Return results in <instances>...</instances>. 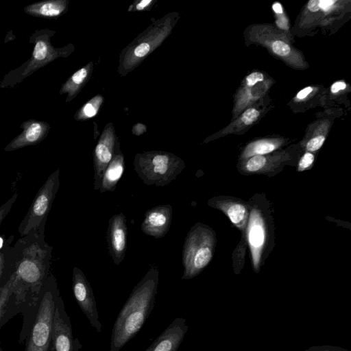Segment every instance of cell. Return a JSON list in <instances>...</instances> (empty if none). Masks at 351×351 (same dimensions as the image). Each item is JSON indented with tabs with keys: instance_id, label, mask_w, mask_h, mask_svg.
Returning <instances> with one entry per match:
<instances>
[{
	"instance_id": "6da1fadb",
	"label": "cell",
	"mask_w": 351,
	"mask_h": 351,
	"mask_svg": "<svg viewBox=\"0 0 351 351\" xmlns=\"http://www.w3.org/2000/svg\"><path fill=\"white\" fill-rule=\"evenodd\" d=\"M16 253L12 292L3 316V326L19 313L23 316L19 343L28 337L35 319L42 288L49 275L53 247L45 240V230L21 237L13 245Z\"/></svg>"
},
{
	"instance_id": "7a4b0ae2",
	"label": "cell",
	"mask_w": 351,
	"mask_h": 351,
	"mask_svg": "<svg viewBox=\"0 0 351 351\" xmlns=\"http://www.w3.org/2000/svg\"><path fill=\"white\" fill-rule=\"evenodd\" d=\"M158 278L152 266L133 289L112 326L110 351H119L143 326L154 306Z\"/></svg>"
},
{
	"instance_id": "3957f363",
	"label": "cell",
	"mask_w": 351,
	"mask_h": 351,
	"mask_svg": "<svg viewBox=\"0 0 351 351\" xmlns=\"http://www.w3.org/2000/svg\"><path fill=\"white\" fill-rule=\"evenodd\" d=\"M55 33L47 28L34 32L29 38V43H34L31 57L20 66L8 73L1 80L0 87L12 88L57 58L69 56L74 49L71 44L61 48H56L51 44V38Z\"/></svg>"
},
{
	"instance_id": "277c9868",
	"label": "cell",
	"mask_w": 351,
	"mask_h": 351,
	"mask_svg": "<svg viewBox=\"0 0 351 351\" xmlns=\"http://www.w3.org/2000/svg\"><path fill=\"white\" fill-rule=\"evenodd\" d=\"M60 295L56 279L49 274L41 290L35 319L25 341V351H51L53 320Z\"/></svg>"
},
{
	"instance_id": "5b68a950",
	"label": "cell",
	"mask_w": 351,
	"mask_h": 351,
	"mask_svg": "<svg viewBox=\"0 0 351 351\" xmlns=\"http://www.w3.org/2000/svg\"><path fill=\"white\" fill-rule=\"evenodd\" d=\"M134 167L144 184L163 186L174 180L185 165L180 158L171 153L152 151L137 154Z\"/></svg>"
},
{
	"instance_id": "8992f818",
	"label": "cell",
	"mask_w": 351,
	"mask_h": 351,
	"mask_svg": "<svg viewBox=\"0 0 351 351\" xmlns=\"http://www.w3.org/2000/svg\"><path fill=\"white\" fill-rule=\"evenodd\" d=\"M215 244V232L207 226L197 223L188 232L182 250V280L197 276L210 262Z\"/></svg>"
},
{
	"instance_id": "52a82bcc",
	"label": "cell",
	"mask_w": 351,
	"mask_h": 351,
	"mask_svg": "<svg viewBox=\"0 0 351 351\" xmlns=\"http://www.w3.org/2000/svg\"><path fill=\"white\" fill-rule=\"evenodd\" d=\"M60 170L53 172L38 191L23 219L19 232L23 237L34 230H45L47 217L60 186Z\"/></svg>"
},
{
	"instance_id": "ba28073f",
	"label": "cell",
	"mask_w": 351,
	"mask_h": 351,
	"mask_svg": "<svg viewBox=\"0 0 351 351\" xmlns=\"http://www.w3.org/2000/svg\"><path fill=\"white\" fill-rule=\"evenodd\" d=\"M173 16H166L156 21L146 31V34L139 36L125 49L121 66L123 72L130 71L144 58L156 48L170 34L173 26Z\"/></svg>"
},
{
	"instance_id": "9c48e42d",
	"label": "cell",
	"mask_w": 351,
	"mask_h": 351,
	"mask_svg": "<svg viewBox=\"0 0 351 351\" xmlns=\"http://www.w3.org/2000/svg\"><path fill=\"white\" fill-rule=\"evenodd\" d=\"M81 347L80 341L73 339L71 319L60 295L53 320L51 351H79Z\"/></svg>"
},
{
	"instance_id": "30bf717a",
	"label": "cell",
	"mask_w": 351,
	"mask_h": 351,
	"mask_svg": "<svg viewBox=\"0 0 351 351\" xmlns=\"http://www.w3.org/2000/svg\"><path fill=\"white\" fill-rule=\"evenodd\" d=\"M72 289L75 299L90 326L101 333L102 326L92 287L84 272L77 267L73 269Z\"/></svg>"
},
{
	"instance_id": "8fae6325",
	"label": "cell",
	"mask_w": 351,
	"mask_h": 351,
	"mask_svg": "<svg viewBox=\"0 0 351 351\" xmlns=\"http://www.w3.org/2000/svg\"><path fill=\"white\" fill-rule=\"evenodd\" d=\"M116 136L112 126L106 127L101 135L93 153L94 189L99 190L104 171L114 157Z\"/></svg>"
},
{
	"instance_id": "7c38bea8",
	"label": "cell",
	"mask_w": 351,
	"mask_h": 351,
	"mask_svg": "<svg viewBox=\"0 0 351 351\" xmlns=\"http://www.w3.org/2000/svg\"><path fill=\"white\" fill-rule=\"evenodd\" d=\"M127 237L126 218L123 213L112 216L108 221L106 240L108 252L115 265H119L124 260Z\"/></svg>"
},
{
	"instance_id": "4fadbf2b",
	"label": "cell",
	"mask_w": 351,
	"mask_h": 351,
	"mask_svg": "<svg viewBox=\"0 0 351 351\" xmlns=\"http://www.w3.org/2000/svg\"><path fill=\"white\" fill-rule=\"evenodd\" d=\"M270 83L260 71H254L247 75L237 96L234 116L238 117L246 107L261 97L269 89Z\"/></svg>"
},
{
	"instance_id": "5bb4252c",
	"label": "cell",
	"mask_w": 351,
	"mask_h": 351,
	"mask_svg": "<svg viewBox=\"0 0 351 351\" xmlns=\"http://www.w3.org/2000/svg\"><path fill=\"white\" fill-rule=\"evenodd\" d=\"M173 218V208L169 204L158 205L148 210L141 225L146 235L156 239L164 237L168 232Z\"/></svg>"
},
{
	"instance_id": "9a60e30c",
	"label": "cell",
	"mask_w": 351,
	"mask_h": 351,
	"mask_svg": "<svg viewBox=\"0 0 351 351\" xmlns=\"http://www.w3.org/2000/svg\"><path fill=\"white\" fill-rule=\"evenodd\" d=\"M20 128L23 129L22 132L5 147V152L37 145L47 137L51 129L47 122L36 119L25 121Z\"/></svg>"
},
{
	"instance_id": "2e32d148",
	"label": "cell",
	"mask_w": 351,
	"mask_h": 351,
	"mask_svg": "<svg viewBox=\"0 0 351 351\" xmlns=\"http://www.w3.org/2000/svg\"><path fill=\"white\" fill-rule=\"evenodd\" d=\"M189 326L183 317H176L145 351H178Z\"/></svg>"
},
{
	"instance_id": "e0dca14e",
	"label": "cell",
	"mask_w": 351,
	"mask_h": 351,
	"mask_svg": "<svg viewBox=\"0 0 351 351\" xmlns=\"http://www.w3.org/2000/svg\"><path fill=\"white\" fill-rule=\"evenodd\" d=\"M266 239V230L260 212L253 209L247 226V241L250 247L253 266L256 272L259 269L263 249Z\"/></svg>"
},
{
	"instance_id": "ac0fdd59",
	"label": "cell",
	"mask_w": 351,
	"mask_h": 351,
	"mask_svg": "<svg viewBox=\"0 0 351 351\" xmlns=\"http://www.w3.org/2000/svg\"><path fill=\"white\" fill-rule=\"evenodd\" d=\"M68 3L67 0H46L29 4L23 10L35 17L55 19L66 12Z\"/></svg>"
},
{
	"instance_id": "d6986e66",
	"label": "cell",
	"mask_w": 351,
	"mask_h": 351,
	"mask_svg": "<svg viewBox=\"0 0 351 351\" xmlns=\"http://www.w3.org/2000/svg\"><path fill=\"white\" fill-rule=\"evenodd\" d=\"M125 169L124 156L118 150L115 149L114 157L106 167L103 174L99 191H114L117 184L121 178Z\"/></svg>"
},
{
	"instance_id": "ffe728a7",
	"label": "cell",
	"mask_w": 351,
	"mask_h": 351,
	"mask_svg": "<svg viewBox=\"0 0 351 351\" xmlns=\"http://www.w3.org/2000/svg\"><path fill=\"white\" fill-rule=\"evenodd\" d=\"M209 204L221 210L228 217L231 222L241 230L245 228L248 212L243 204L233 201L222 202L213 199L210 201Z\"/></svg>"
},
{
	"instance_id": "44dd1931",
	"label": "cell",
	"mask_w": 351,
	"mask_h": 351,
	"mask_svg": "<svg viewBox=\"0 0 351 351\" xmlns=\"http://www.w3.org/2000/svg\"><path fill=\"white\" fill-rule=\"evenodd\" d=\"M13 236L0 248V288L10 278L16 269V253L11 245Z\"/></svg>"
},
{
	"instance_id": "7402d4cb",
	"label": "cell",
	"mask_w": 351,
	"mask_h": 351,
	"mask_svg": "<svg viewBox=\"0 0 351 351\" xmlns=\"http://www.w3.org/2000/svg\"><path fill=\"white\" fill-rule=\"evenodd\" d=\"M93 69L92 62L74 73L61 86L60 94H67L66 102L71 101L78 94L88 80Z\"/></svg>"
},
{
	"instance_id": "603a6c76",
	"label": "cell",
	"mask_w": 351,
	"mask_h": 351,
	"mask_svg": "<svg viewBox=\"0 0 351 351\" xmlns=\"http://www.w3.org/2000/svg\"><path fill=\"white\" fill-rule=\"evenodd\" d=\"M280 158V156H254L245 161L241 166V171L246 173L267 171L279 163Z\"/></svg>"
},
{
	"instance_id": "cb8c5ba5",
	"label": "cell",
	"mask_w": 351,
	"mask_h": 351,
	"mask_svg": "<svg viewBox=\"0 0 351 351\" xmlns=\"http://www.w3.org/2000/svg\"><path fill=\"white\" fill-rule=\"evenodd\" d=\"M280 139H260L248 144L243 150L241 158L246 159L254 156L265 155L277 149L281 146Z\"/></svg>"
},
{
	"instance_id": "d4e9b609",
	"label": "cell",
	"mask_w": 351,
	"mask_h": 351,
	"mask_svg": "<svg viewBox=\"0 0 351 351\" xmlns=\"http://www.w3.org/2000/svg\"><path fill=\"white\" fill-rule=\"evenodd\" d=\"M269 49L276 56L285 59L291 60L295 57V51L287 42L283 38H274L265 42Z\"/></svg>"
},
{
	"instance_id": "484cf974",
	"label": "cell",
	"mask_w": 351,
	"mask_h": 351,
	"mask_svg": "<svg viewBox=\"0 0 351 351\" xmlns=\"http://www.w3.org/2000/svg\"><path fill=\"white\" fill-rule=\"evenodd\" d=\"M103 101V97L97 95L86 102L75 114L77 120H84L97 114Z\"/></svg>"
},
{
	"instance_id": "4316f807",
	"label": "cell",
	"mask_w": 351,
	"mask_h": 351,
	"mask_svg": "<svg viewBox=\"0 0 351 351\" xmlns=\"http://www.w3.org/2000/svg\"><path fill=\"white\" fill-rule=\"evenodd\" d=\"M14 281V272L7 282L0 288V329L5 312L9 298L12 292Z\"/></svg>"
},
{
	"instance_id": "83f0119b",
	"label": "cell",
	"mask_w": 351,
	"mask_h": 351,
	"mask_svg": "<svg viewBox=\"0 0 351 351\" xmlns=\"http://www.w3.org/2000/svg\"><path fill=\"white\" fill-rule=\"evenodd\" d=\"M260 111L254 108H249L238 117L231 128L242 129L254 123L259 117Z\"/></svg>"
},
{
	"instance_id": "f1b7e54d",
	"label": "cell",
	"mask_w": 351,
	"mask_h": 351,
	"mask_svg": "<svg viewBox=\"0 0 351 351\" xmlns=\"http://www.w3.org/2000/svg\"><path fill=\"white\" fill-rule=\"evenodd\" d=\"M326 136L323 134H317L308 139L305 144V149L309 152L317 151L324 144Z\"/></svg>"
},
{
	"instance_id": "f546056e",
	"label": "cell",
	"mask_w": 351,
	"mask_h": 351,
	"mask_svg": "<svg viewBox=\"0 0 351 351\" xmlns=\"http://www.w3.org/2000/svg\"><path fill=\"white\" fill-rule=\"evenodd\" d=\"M272 8L277 16L276 23L278 26L283 29H288V21L284 15L281 4L276 2L273 4Z\"/></svg>"
},
{
	"instance_id": "4dcf8cb0",
	"label": "cell",
	"mask_w": 351,
	"mask_h": 351,
	"mask_svg": "<svg viewBox=\"0 0 351 351\" xmlns=\"http://www.w3.org/2000/svg\"><path fill=\"white\" fill-rule=\"evenodd\" d=\"M17 196V194L14 193L8 200L0 206V226L16 201Z\"/></svg>"
},
{
	"instance_id": "1f68e13d",
	"label": "cell",
	"mask_w": 351,
	"mask_h": 351,
	"mask_svg": "<svg viewBox=\"0 0 351 351\" xmlns=\"http://www.w3.org/2000/svg\"><path fill=\"white\" fill-rule=\"evenodd\" d=\"M314 160L315 156L311 152H305L300 159L298 170L299 171H302L308 169L313 165Z\"/></svg>"
},
{
	"instance_id": "d6a6232c",
	"label": "cell",
	"mask_w": 351,
	"mask_h": 351,
	"mask_svg": "<svg viewBox=\"0 0 351 351\" xmlns=\"http://www.w3.org/2000/svg\"><path fill=\"white\" fill-rule=\"evenodd\" d=\"M304 351H350L341 347L330 345L313 346Z\"/></svg>"
},
{
	"instance_id": "836d02e7",
	"label": "cell",
	"mask_w": 351,
	"mask_h": 351,
	"mask_svg": "<svg viewBox=\"0 0 351 351\" xmlns=\"http://www.w3.org/2000/svg\"><path fill=\"white\" fill-rule=\"evenodd\" d=\"M336 3H337V1L319 0V10H322L323 12H328L332 10L335 8Z\"/></svg>"
},
{
	"instance_id": "e575fe53",
	"label": "cell",
	"mask_w": 351,
	"mask_h": 351,
	"mask_svg": "<svg viewBox=\"0 0 351 351\" xmlns=\"http://www.w3.org/2000/svg\"><path fill=\"white\" fill-rule=\"evenodd\" d=\"M313 90V87L307 86L302 89L296 95L295 99L298 101H302L305 99Z\"/></svg>"
},
{
	"instance_id": "d590c367",
	"label": "cell",
	"mask_w": 351,
	"mask_h": 351,
	"mask_svg": "<svg viewBox=\"0 0 351 351\" xmlns=\"http://www.w3.org/2000/svg\"><path fill=\"white\" fill-rule=\"evenodd\" d=\"M347 84L343 81H337L334 82L330 87V91L332 93H337L341 90H345Z\"/></svg>"
},
{
	"instance_id": "8d00e7d4",
	"label": "cell",
	"mask_w": 351,
	"mask_h": 351,
	"mask_svg": "<svg viewBox=\"0 0 351 351\" xmlns=\"http://www.w3.org/2000/svg\"><path fill=\"white\" fill-rule=\"evenodd\" d=\"M307 8L311 12L319 11V0H311L307 3Z\"/></svg>"
},
{
	"instance_id": "74e56055",
	"label": "cell",
	"mask_w": 351,
	"mask_h": 351,
	"mask_svg": "<svg viewBox=\"0 0 351 351\" xmlns=\"http://www.w3.org/2000/svg\"><path fill=\"white\" fill-rule=\"evenodd\" d=\"M152 2V0H142L139 1L136 5V10H143L148 7Z\"/></svg>"
},
{
	"instance_id": "f35d334b",
	"label": "cell",
	"mask_w": 351,
	"mask_h": 351,
	"mask_svg": "<svg viewBox=\"0 0 351 351\" xmlns=\"http://www.w3.org/2000/svg\"><path fill=\"white\" fill-rule=\"evenodd\" d=\"M0 344H1V341H0ZM0 351H1V346H0Z\"/></svg>"
}]
</instances>
